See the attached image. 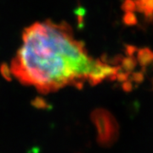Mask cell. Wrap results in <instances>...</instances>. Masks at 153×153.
I'll return each mask as SVG.
<instances>
[{"instance_id": "1", "label": "cell", "mask_w": 153, "mask_h": 153, "mask_svg": "<svg viewBox=\"0 0 153 153\" xmlns=\"http://www.w3.org/2000/svg\"><path fill=\"white\" fill-rule=\"evenodd\" d=\"M10 74L41 93L84 82L95 84L117 70L91 58L65 23L44 21L25 28L22 44L12 59Z\"/></svg>"}]
</instances>
